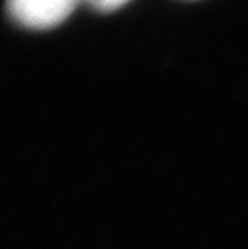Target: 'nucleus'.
I'll use <instances>...</instances> for the list:
<instances>
[{"mask_svg": "<svg viewBox=\"0 0 248 249\" xmlns=\"http://www.w3.org/2000/svg\"><path fill=\"white\" fill-rule=\"evenodd\" d=\"M77 0H8V13L26 28L47 29L61 23Z\"/></svg>", "mask_w": 248, "mask_h": 249, "instance_id": "1", "label": "nucleus"}, {"mask_svg": "<svg viewBox=\"0 0 248 249\" xmlns=\"http://www.w3.org/2000/svg\"><path fill=\"white\" fill-rule=\"evenodd\" d=\"M92 7H95L97 10H103V12H108V10H116L119 8L121 5H124L129 0H87Z\"/></svg>", "mask_w": 248, "mask_h": 249, "instance_id": "2", "label": "nucleus"}]
</instances>
